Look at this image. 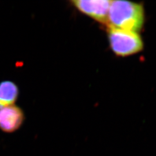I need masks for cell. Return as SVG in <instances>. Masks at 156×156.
Returning <instances> with one entry per match:
<instances>
[{"mask_svg":"<svg viewBox=\"0 0 156 156\" xmlns=\"http://www.w3.org/2000/svg\"><path fill=\"white\" fill-rule=\"evenodd\" d=\"M73 5L84 14L106 26L111 1L108 0H73Z\"/></svg>","mask_w":156,"mask_h":156,"instance_id":"3","label":"cell"},{"mask_svg":"<svg viewBox=\"0 0 156 156\" xmlns=\"http://www.w3.org/2000/svg\"><path fill=\"white\" fill-rule=\"evenodd\" d=\"M145 23L142 4L126 1H111L107 27L139 33Z\"/></svg>","mask_w":156,"mask_h":156,"instance_id":"1","label":"cell"},{"mask_svg":"<svg viewBox=\"0 0 156 156\" xmlns=\"http://www.w3.org/2000/svg\"><path fill=\"white\" fill-rule=\"evenodd\" d=\"M22 109L15 105L0 106V129L6 133H13L22 126L24 121Z\"/></svg>","mask_w":156,"mask_h":156,"instance_id":"4","label":"cell"},{"mask_svg":"<svg viewBox=\"0 0 156 156\" xmlns=\"http://www.w3.org/2000/svg\"><path fill=\"white\" fill-rule=\"evenodd\" d=\"M108 28L110 46L116 55L131 56L143 50L144 42L138 33L112 27Z\"/></svg>","mask_w":156,"mask_h":156,"instance_id":"2","label":"cell"},{"mask_svg":"<svg viewBox=\"0 0 156 156\" xmlns=\"http://www.w3.org/2000/svg\"><path fill=\"white\" fill-rule=\"evenodd\" d=\"M18 95V87L14 82L5 80L0 83V106L14 105Z\"/></svg>","mask_w":156,"mask_h":156,"instance_id":"5","label":"cell"}]
</instances>
